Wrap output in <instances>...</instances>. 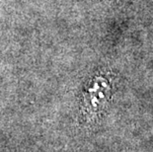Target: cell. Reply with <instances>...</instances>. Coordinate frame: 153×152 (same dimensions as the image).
Returning <instances> with one entry per match:
<instances>
[{"label":"cell","mask_w":153,"mask_h":152,"mask_svg":"<svg viewBox=\"0 0 153 152\" xmlns=\"http://www.w3.org/2000/svg\"><path fill=\"white\" fill-rule=\"evenodd\" d=\"M111 93V84L105 77L97 76L85 89L82 110L86 118H93L105 106Z\"/></svg>","instance_id":"1"}]
</instances>
